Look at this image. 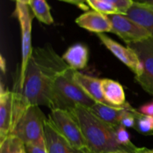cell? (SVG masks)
<instances>
[{
    "label": "cell",
    "instance_id": "obj_26",
    "mask_svg": "<svg viewBox=\"0 0 153 153\" xmlns=\"http://www.w3.org/2000/svg\"><path fill=\"white\" fill-rule=\"evenodd\" d=\"M138 111L144 115L153 117V101L143 104V105L140 106L138 109Z\"/></svg>",
    "mask_w": 153,
    "mask_h": 153
},
{
    "label": "cell",
    "instance_id": "obj_16",
    "mask_svg": "<svg viewBox=\"0 0 153 153\" xmlns=\"http://www.w3.org/2000/svg\"><path fill=\"white\" fill-rule=\"evenodd\" d=\"M127 16L146 28L153 37V6L134 2L126 13Z\"/></svg>",
    "mask_w": 153,
    "mask_h": 153
},
{
    "label": "cell",
    "instance_id": "obj_19",
    "mask_svg": "<svg viewBox=\"0 0 153 153\" xmlns=\"http://www.w3.org/2000/svg\"><path fill=\"white\" fill-rule=\"evenodd\" d=\"M134 129L143 135H153V117L144 115L137 111Z\"/></svg>",
    "mask_w": 153,
    "mask_h": 153
},
{
    "label": "cell",
    "instance_id": "obj_9",
    "mask_svg": "<svg viewBox=\"0 0 153 153\" xmlns=\"http://www.w3.org/2000/svg\"><path fill=\"white\" fill-rule=\"evenodd\" d=\"M97 34L102 43L120 61H122L130 70H131V71H133V73L135 74V76L141 75L142 64L139 60L138 56L132 49L128 46L125 47L104 33Z\"/></svg>",
    "mask_w": 153,
    "mask_h": 153
},
{
    "label": "cell",
    "instance_id": "obj_21",
    "mask_svg": "<svg viewBox=\"0 0 153 153\" xmlns=\"http://www.w3.org/2000/svg\"><path fill=\"white\" fill-rule=\"evenodd\" d=\"M115 134H116V139L117 140L118 143L123 147L125 148L127 151L131 153H136L137 152L138 147L134 146L131 143L130 140L129 133L127 131L125 127L122 126H118L115 128Z\"/></svg>",
    "mask_w": 153,
    "mask_h": 153
},
{
    "label": "cell",
    "instance_id": "obj_33",
    "mask_svg": "<svg viewBox=\"0 0 153 153\" xmlns=\"http://www.w3.org/2000/svg\"><path fill=\"white\" fill-rule=\"evenodd\" d=\"M20 153H26V151H25V149H24V150H22V152H21Z\"/></svg>",
    "mask_w": 153,
    "mask_h": 153
},
{
    "label": "cell",
    "instance_id": "obj_22",
    "mask_svg": "<svg viewBox=\"0 0 153 153\" xmlns=\"http://www.w3.org/2000/svg\"><path fill=\"white\" fill-rule=\"evenodd\" d=\"M87 1L90 7L102 14L111 15L120 13L114 6L103 0H87Z\"/></svg>",
    "mask_w": 153,
    "mask_h": 153
},
{
    "label": "cell",
    "instance_id": "obj_31",
    "mask_svg": "<svg viewBox=\"0 0 153 153\" xmlns=\"http://www.w3.org/2000/svg\"><path fill=\"white\" fill-rule=\"evenodd\" d=\"M109 153H131L128 151L126 150H123V149H120V150H117V151H114V152H109Z\"/></svg>",
    "mask_w": 153,
    "mask_h": 153
},
{
    "label": "cell",
    "instance_id": "obj_28",
    "mask_svg": "<svg viewBox=\"0 0 153 153\" xmlns=\"http://www.w3.org/2000/svg\"><path fill=\"white\" fill-rule=\"evenodd\" d=\"M0 67H1V72L3 73H5L6 72V61L2 55L0 56Z\"/></svg>",
    "mask_w": 153,
    "mask_h": 153
},
{
    "label": "cell",
    "instance_id": "obj_32",
    "mask_svg": "<svg viewBox=\"0 0 153 153\" xmlns=\"http://www.w3.org/2000/svg\"><path fill=\"white\" fill-rule=\"evenodd\" d=\"M11 1H14L16 2H22V3H25V4H28V0H11Z\"/></svg>",
    "mask_w": 153,
    "mask_h": 153
},
{
    "label": "cell",
    "instance_id": "obj_30",
    "mask_svg": "<svg viewBox=\"0 0 153 153\" xmlns=\"http://www.w3.org/2000/svg\"><path fill=\"white\" fill-rule=\"evenodd\" d=\"M138 151L140 153H153V149H149L145 147L139 148Z\"/></svg>",
    "mask_w": 153,
    "mask_h": 153
},
{
    "label": "cell",
    "instance_id": "obj_8",
    "mask_svg": "<svg viewBox=\"0 0 153 153\" xmlns=\"http://www.w3.org/2000/svg\"><path fill=\"white\" fill-rule=\"evenodd\" d=\"M107 16L111 23V32L117 34L126 44L145 40L151 36L146 28L126 15L116 13Z\"/></svg>",
    "mask_w": 153,
    "mask_h": 153
},
{
    "label": "cell",
    "instance_id": "obj_1",
    "mask_svg": "<svg viewBox=\"0 0 153 153\" xmlns=\"http://www.w3.org/2000/svg\"><path fill=\"white\" fill-rule=\"evenodd\" d=\"M67 66L49 44L33 49L23 78L16 79L13 86L12 129L31 106L45 105L50 108L52 81Z\"/></svg>",
    "mask_w": 153,
    "mask_h": 153
},
{
    "label": "cell",
    "instance_id": "obj_27",
    "mask_svg": "<svg viewBox=\"0 0 153 153\" xmlns=\"http://www.w3.org/2000/svg\"><path fill=\"white\" fill-rule=\"evenodd\" d=\"M25 151L26 153H49L47 149L32 145H25Z\"/></svg>",
    "mask_w": 153,
    "mask_h": 153
},
{
    "label": "cell",
    "instance_id": "obj_13",
    "mask_svg": "<svg viewBox=\"0 0 153 153\" xmlns=\"http://www.w3.org/2000/svg\"><path fill=\"white\" fill-rule=\"evenodd\" d=\"M74 77L79 86L96 102L112 106L105 99L103 95L102 90V79L83 74L79 71H76Z\"/></svg>",
    "mask_w": 153,
    "mask_h": 153
},
{
    "label": "cell",
    "instance_id": "obj_6",
    "mask_svg": "<svg viewBox=\"0 0 153 153\" xmlns=\"http://www.w3.org/2000/svg\"><path fill=\"white\" fill-rule=\"evenodd\" d=\"M13 15L17 18L21 30L22 62L20 70L16 77L18 80H21L23 78L27 64L33 52L31 46V25L34 16L28 4L19 1L16 2V7Z\"/></svg>",
    "mask_w": 153,
    "mask_h": 153
},
{
    "label": "cell",
    "instance_id": "obj_17",
    "mask_svg": "<svg viewBox=\"0 0 153 153\" xmlns=\"http://www.w3.org/2000/svg\"><path fill=\"white\" fill-rule=\"evenodd\" d=\"M131 107L132 106L129 104L126 107L118 108L96 102L90 110L103 121L113 126L114 127H117L120 126V120L126 111Z\"/></svg>",
    "mask_w": 153,
    "mask_h": 153
},
{
    "label": "cell",
    "instance_id": "obj_3",
    "mask_svg": "<svg viewBox=\"0 0 153 153\" xmlns=\"http://www.w3.org/2000/svg\"><path fill=\"white\" fill-rule=\"evenodd\" d=\"M74 69L67 66L58 72L52 81L50 109L72 111L78 106L91 109L95 105L93 100L76 82Z\"/></svg>",
    "mask_w": 153,
    "mask_h": 153
},
{
    "label": "cell",
    "instance_id": "obj_4",
    "mask_svg": "<svg viewBox=\"0 0 153 153\" xmlns=\"http://www.w3.org/2000/svg\"><path fill=\"white\" fill-rule=\"evenodd\" d=\"M47 120L39 106L28 108L13 126L10 134L16 136L25 145L46 149L45 123Z\"/></svg>",
    "mask_w": 153,
    "mask_h": 153
},
{
    "label": "cell",
    "instance_id": "obj_25",
    "mask_svg": "<svg viewBox=\"0 0 153 153\" xmlns=\"http://www.w3.org/2000/svg\"><path fill=\"white\" fill-rule=\"evenodd\" d=\"M59 1H64V2L69 3V4H74V5L77 6L79 8L82 9V10L88 11L89 10V5L88 4V1L87 0H59Z\"/></svg>",
    "mask_w": 153,
    "mask_h": 153
},
{
    "label": "cell",
    "instance_id": "obj_23",
    "mask_svg": "<svg viewBox=\"0 0 153 153\" xmlns=\"http://www.w3.org/2000/svg\"><path fill=\"white\" fill-rule=\"evenodd\" d=\"M137 112V111L134 109L133 107L127 109L126 111L125 114H123V116L122 119H121L120 125L125 127V128H134V126H135L136 113Z\"/></svg>",
    "mask_w": 153,
    "mask_h": 153
},
{
    "label": "cell",
    "instance_id": "obj_15",
    "mask_svg": "<svg viewBox=\"0 0 153 153\" xmlns=\"http://www.w3.org/2000/svg\"><path fill=\"white\" fill-rule=\"evenodd\" d=\"M102 90L105 99L112 106L126 107L128 103L126 101V94L120 83L112 79H102Z\"/></svg>",
    "mask_w": 153,
    "mask_h": 153
},
{
    "label": "cell",
    "instance_id": "obj_11",
    "mask_svg": "<svg viewBox=\"0 0 153 153\" xmlns=\"http://www.w3.org/2000/svg\"><path fill=\"white\" fill-rule=\"evenodd\" d=\"M13 112V91L4 90L1 82L0 92V143L11 132Z\"/></svg>",
    "mask_w": 153,
    "mask_h": 153
},
{
    "label": "cell",
    "instance_id": "obj_2",
    "mask_svg": "<svg viewBox=\"0 0 153 153\" xmlns=\"http://www.w3.org/2000/svg\"><path fill=\"white\" fill-rule=\"evenodd\" d=\"M70 112L79 122L88 149L91 153H109L120 149L126 150L117 140L116 127L99 118L89 108L78 106Z\"/></svg>",
    "mask_w": 153,
    "mask_h": 153
},
{
    "label": "cell",
    "instance_id": "obj_10",
    "mask_svg": "<svg viewBox=\"0 0 153 153\" xmlns=\"http://www.w3.org/2000/svg\"><path fill=\"white\" fill-rule=\"evenodd\" d=\"M46 149L49 153H91L74 147L47 119L45 123Z\"/></svg>",
    "mask_w": 153,
    "mask_h": 153
},
{
    "label": "cell",
    "instance_id": "obj_29",
    "mask_svg": "<svg viewBox=\"0 0 153 153\" xmlns=\"http://www.w3.org/2000/svg\"><path fill=\"white\" fill-rule=\"evenodd\" d=\"M134 2L141 3V4H149V5L153 6V0H133Z\"/></svg>",
    "mask_w": 153,
    "mask_h": 153
},
{
    "label": "cell",
    "instance_id": "obj_7",
    "mask_svg": "<svg viewBox=\"0 0 153 153\" xmlns=\"http://www.w3.org/2000/svg\"><path fill=\"white\" fill-rule=\"evenodd\" d=\"M138 56L142 64V73L135 81L146 92L153 96V37L135 43H128Z\"/></svg>",
    "mask_w": 153,
    "mask_h": 153
},
{
    "label": "cell",
    "instance_id": "obj_12",
    "mask_svg": "<svg viewBox=\"0 0 153 153\" xmlns=\"http://www.w3.org/2000/svg\"><path fill=\"white\" fill-rule=\"evenodd\" d=\"M76 22L79 27L91 32L104 33L111 31V23L107 15L96 10H88L76 18Z\"/></svg>",
    "mask_w": 153,
    "mask_h": 153
},
{
    "label": "cell",
    "instance_id": "obj_34",
    "mask_svg": "<svg viewBox=\"0 0 153 153\" xmlns=\"http://www.w3.org/2000/svg\"><path fill=\"white\" fill-rule=\"evenodd\" d=\"M138 149H139V148H138ZM138 149H137V152H136V153H140V152H139V151H138Z\"/></svg>",
    "mask_w": 153,
    "mask_h": 153
},
{
    "label": "cell",
    "instance_id": "obj_20",
    "mask_svg": "<svg viewBox=\"0 0 153 153\" xmlns=\"http://www.w3.org/2000/svg\"><path fill=\"white\" fill-rule=\"evenodd\" d=\"M25 149L22 140L12 134H9L0 143V153H20Z\"/></svg>",
    "mask_w": 153,
    "mask_h": 153
},
{
    "label": "cell",
    "instance_id": "obj_14",
    "mask_svg": "<svg viewBox=\"0 0 153 153\" xmlns=\"http://www.w3.org/2000/svg\"><path fill=\"white\" fill-rule=\"evenodd\" d=\"M64 61L75 70H83L89 61V49L85 44L76 43L67 49L62 56Z\"/></svg>",
    "mask_w": 153,
    "mask_h": 153
},
{
    "label": "cell",
    "instance_id": "obj_18",
    "mask_svg": "<svg viewBox=\"0 0 153 153\" xmlns=\"http://www.w3.org/2000/svg\"><path fill=\"white\" fill-rule=\"evenodd\" d=\"M28 4L34 16L40 22L46 25L53 23L54 19L51 14L50 6L46 0H28Z\"/></svg>",
    "mask_w": 153,
    "mask_h": 153
},
{
    "label": "cell",
    "instance_id": "obj_24",
    "mask_svg": "<svg viewBox=\"0 0 153 153\" xmlns=\"http://www.w3.org/2000/svg\"><path fill=\"white\" fill-rule=\"evenodd\" d=\"M109 4L114 6L120 11L121 14H126L128 9L131 7L134 3L133 0H103Z\"/></svg>",
    "mask_w": 153,
    "mask_h": 153
},
{
    "label": "cell",
    "instance_id": "obj_5",
    "mask_svg": "<svg viewBox=\"0 0 153 153\" xmlns=\"http://www.w3.org/2000/svg\"><path fill=\"white\" fill-rule=\"evenodd\" d=\"M49 120L74 147L90 152L79 122L71 112L61 109H52Z\"/></svg>",
    "mask_w": 153,
    "mask_h": 153
}]
</instances>
